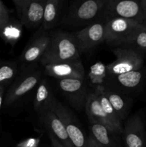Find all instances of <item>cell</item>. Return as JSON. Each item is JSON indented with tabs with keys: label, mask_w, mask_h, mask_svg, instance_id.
<instances>
[{
	"label": "cell",
	"mask_w": 146,
	"mask_h": 147,
	"mask_svg": "<svg viewBox=\"0 0 146 147\" xmlns=\"http://www.w3.org/2000/svg\"><path fill=\"white\" fill-rule=\"evenodd\" d=\"M93 92H94V94L97 96V98L98 100L99 103H100V106H101L102 109H103L104 112L108 116L110 121L113 123V126H114L115 129L116 133L121 135L123 130V126L122 125L121 121L120 120L117 113H115V110L113 109V106H111L109 100H107L106 96H104V93L102 91L101 87L96 88L95 90H93Z\"/></svg>",
	"instance_id": "cb8c5ba5"
},
{
	"label": "cell",
	"mask_w": 146,
	"mask_h": 147,
	"mask_svg": "<svg viewBox=\"0 0 146 147\" xmlns=\"http://www.w3.org/2000/svg\"><path fill=\"white\" fill-rule=\"evenodd\" d=\"M87 147H102L100 146L98 143L95 142L90 136H88V141H87Z\"/></svg>",
	"instance_id": "f546056e"
},
{
	"label": "cell",
	"mask_w": 146,
	"mask_h": 147,
	"mask_svg": "<svg viewBox=\"0 0 146 147\" xmlns=\"http://www.w3.org/2000/svg\"><path fill=\"white\" fill-rule=\"evenodd\" d=\"M40 137L29 138L16 144L14 147H39L40 145Z\"/></svg>",
	"instance_id": "484cf974"
},
{
	"label": "cell",
	"mask_w": 146,
	"mask_h": 147,
	"mask_svg": "<svg viewBox=\"0 0 146 147\" xmlns=\"http://www.w3.org/2000/svg\"><path fill=\"white\" fill-rule=\"evenodd\" d=\"M108 76L107 65L102 62H97L90 66L85 79L90 88L93 91L97 88L104 87Z\"/></svg>",
	"instance_id": "7402d4cb"
},
{
	"label": "cell",
	"mask_w": 146,
	"mask_h": 147,
	"mask_svg": "<svg viewBox=\"0 0 146 147\" xmlns=\"http://www.w3.org/2000/svg\"><path fill=\"white\" fill-rule=\"evenodd\" d=\"M44 71L38 66L19 70L18 75L6 91L4 107L15 106L24 97L37 88L44 78Z\"/></svg>",
	"instance_id": "3957f363"
},
{
	"label": "cell",
	"mask_w": 146,
	"mask_h": 147,
	"mask_svg": "<svg viewBox=\"0 0 146 147\" xmlns=\"http://www.w3.org/2000/svg\"><path fill=\"white\" fill-rule=\"evenodd\" d=\"M47 0H13L18 19L29 30H38L42 24Z\"/></svg>",
	"instance_id": "ba28073f"
},
{
	"label": "cell",
	"mask_w": 146,
	"mask_h": 147,
	"mask_svg": "<svg viewBox=\"0 0 146 147\" xmlns=\"http://www.w3.org/2000/svg\"><path fill=\"white\" fill-rule=\"evenodd\" d=\"M142 23L122 18L106 20L104 25V40L110 47H118Z\"/></svg>",
	"instance_id": "30bf717a"
},
{
	"label": "cell",
	"mask_w": 146,
	"mask_h": 147,
	"mask_svg": "<svg viewBox=\"0 0 146 147\" xmlns=\"http://www.w3.org/2000/svg\"><path fill=\"white\" fill-rule=\"evenodd\" d=\"M145 76L146 70L143 67L140 70L123 73L119 76H108L104 87L131 97L132 95L135 94L141 89L145 82Z\"/></svg>",
	"instance_id": "9c48e42d"
},
{
	"label": "cell",
	"mask_w": 146,
	"mask_h": 147,
	"mask_svg": "<svg viewBox=\"0 0 146 147\" xmlns=\"http://www.w3.org/2000/svg\"><path fill=\"white\" fill-rule=\"evenodd\" d=\"M140 1V4H141L142 7H143V10H144L145 13L146 14V0H141Z\"/></svg>",
	"instance_id": "4dcf8cb0"
},
{
	"label": "cell",
	"mask_w": 146,
	"mask_h": 147,
	"mask_svg": "<svg viewBox=\"0 0 146 147\" xmlns=\"http://www.w3.org/2000/svg\"><path fill=\"white\" fill-rule=\"evenodd\" d=\"M118 47L130 49L146 55V24L136 29Z\"/></svg>",
	"instance_id": "603a6c76"
},
{
	"label": "cell",
	"mask_w": 146,
	"mask_h": 147,
	"mask_svg": "<svg viewBox=\"0 0 146 147\" xmlns=\"http://www.w3.org/2000/svg\"><path fill=\"white\" fill-rule=\"evenodd\" d=\"M84 111L90 123L102 125L116 133L113 123L102 109L97 96L93 91L90 92L87 97L84 106Z\"/></svg>",
	"instance_id": "ac0fdd59"
},
{
	"label": "cell",
	"mask_w": 146,
	"mask_h": 147,
	"mask_svg": "<svg viewBox=\"0 0 146 147\" xmlns=\"http://www.w3.org/2000/svg\"><path fill=\"white\" fill-rule=\"evenodd\" d=\"M6 93V87L1 86L0 87V112H1V109L4 106V97H5Z\"/></svg>",
	"instance_id": "f1b7e54d"
},
{
	"label": "cell",
	"mask_w": 146,
	"mask_h": 147,
	"mask_svg": "<svg viewBox=\"0 0 146 147\" xmlns=\"http://www.w3.org/2000/svg\"><path fill=\"white\" fill-rule=\"evenodd\" d=\"M107 0H77L70 3L60 27L82 29L103 18Z\"/></svg>",
	"instance_id": "6da1fadb"
},
{
	"label": "cell",
	"mask_w": 146,
	"mask_h": 147,
	"mask_svg": "<svg viewBox=\"0 0 146 147\" xmlns=\"http://www.w3.org/2000/svg\"><path fill=\"white\" fill-rule=\"evenodd\" d=\"M103 18H122L146 24V14L140 1L135 0H107Z\"/></svg>",
	"instance_id": "5b68a950"
},
{
	"label": "cell",
	"mask_w": 146,
	"mask_h": 147,
	"mask_svg": "<svg viewBox=\"0 0 146 147\" xmlns=\"http://www.w3.org/2000/svg\"><path fill=\"white\" fill-rule=\"evenodd\" d=\"M53 112L62 122L73 146L87 147L88 137L82 130L72 111L57 100L53 108Z\"/></svg>",
	"instance_id": "8fae6325"
},
{
	"label": "cell",
	"mask_w": 146,
	"mask_h": 147,
	"mask_svg": "<svg viewBox=\"0 0 146 147\" xmlns=\"http://www.w3.org/2000/svg\"><path fill=\"white\" fill-rule=\"evenodd\" d=\"M57 100L48 80L44 78L36 88L33 102L34 111L38 116L46 112L53 111V108Z\"/></svg>",
	"instance_id": "2e32d148"
},
{
	"label": "cell",
	"mask_w": 146,
	"mask_h": 147,
	"mask_svg": "<svg viewBox=\"0 0 146 147\" xmlns=\"http://www.w3.org/2000/svg\"><path fill=\"white\" fill-rule=\"evenodd\" d=\"M67 4L64 0H47L41 28L47 32L56 30L65 14Z\"/></svg>",
	"instance_id": "9a60e30c"
},
{
	"label": "cell",
	"mask_w": 146,
	"mask_h": 147,
	"mask_svg": "<svg viewBox=\"0 0 146 147\" xmlns=\"http://www.w3.org/2000/svg\"><path fill=\"white\" fill-rule=\"evenodd\" d=\"M125 147H146V132L143 119L138 113L129 117L121 134Z\"/></svg>",
	"instance_id": "5bb4252c"
},
{
	"label": "cell",
	"mask_w": 146,
	"mask_h": 147,
	"mask_svg": "<svg viewBox=\"0 0 146 147\" xmlns=\"http://www.w3.org/2000/svg\"><path fill=\"white\" fill-rule=\"evenodd\" d=\"M47 133H48L49 138H50V140L51 142L52 147H64V146L54 137V135L52 134L51 133H49V132H47Z\"/></svg>",
	"instance_id": "83f0119b"
},
{
	"label": "cell",
	"mask_w": 146,
	"mask_h": 147,
	"mask_svg": "<svg viewBox=\"0 0 146 147\" xmlns=\"http://www.w3.org/2000/svg\"><path fill=\"white\" fill-rule=\"evenodd\" d=\"M101 89L120 120L121 122L123 121L128 116L130 109L133 106L132 97L115 91L107 87H101Z\"/></svg>",
	"instance_id": "ffe728a7"
},
{
	"label": "cell",
	"mask_w": 146,
	"mask_h": 147,
	"mask_svg": "<svg viewBox=\"0 0 146 147\" xmlns=\"http://www.w3.org/2000/svg\"><path fill=\"white\" fill-rule=\"evenodd\" d=\"M10 17V10L0 0V28Z\"/></svg>",
	"instance_id": "4316f807"
},
{
	"label": "cell",
	"mask_w": 146,
	"mask_h": 147,
	"mask_svg": "<svg viewBox=\"0 0 146 147\" xmlns=\"http://www.w3.org/2000/svg\"><path fill=\"white\" fill-rule=\"evenodd\" d=\"M39 119L47 131L54 135L64 147H74L62 122L54 112H46L39 116Z\"/></svg>",
	"instance_id": "e0dca14e"
},
{
	"label": "cell",
	"mask_w": 146,
	"mask_h": 147,
	"mask_svg": "<svg viewBox=\"0 0 146 147\" xmlns=\"http://www.w3.org/2000/svg\"><path fill=\"white\" fill-rule=\"evenodd\" d=\"M113 53L116 60L107 65L109 76H116L123 73L140 70L144 67V56L135 50L115 47Z\"/></svg>",
	"instance_id": "52a82bcc"
},
{
	"label": "cell",
	"mask_w": 146,
	"mask_h": 147,
	"mask_svg": "<svg viewBox=\"0 0 146 147\" xmlns=\"http://www.w3.org/2000/svg\"><path fill=\"white\" fill-rule=\"evenodd\" d=\"M23 27L24 26L19 19L10 16L9 19L0 28V38L14 47L22 36Z\"/></svg>",
	"instance_id": "44dd1931"
},
{
	"label": "cell",
	"mask_w": 146,
	"mask_h": 147,
	"mask_svg": "<svg viewBox=\"0 0 146 147\" xmlns=\"http://www.w3.org/2000/svg\"><path fill=\"white\" fill-rule=\"evenodd\" d=\"M106 20L104 18L87 26L74 33L80 53H90L96 48L104 40V25Z\"/></svg>",
	"instance_id": "7c38bea8"
},
{
	"label": "cell",
	"mask_w": 146,
	"mask_h": 147,
	"mask_svg": "<svg viewBox=\"0 0 146 147\" xmlns=\"http://www.w3.org/2000/svg\"><path fill=\"white\" fill-rule=\"evenodd\" d=\"M51 32L44 31L41 27L36 30L17 60L19 70L38 66L48 47Z\"/></svg>",
	"instance_id": "277c9868"
},
{
	"label": "cell",
	"mask_w": 146,
	"mask_h": 147,
	"mask_svg": "<svg viewBox=\"0 0 146 147\" xmlns=\"http://www.w3.org/2000/svg\"><path fill=\"white\" fill-rule=\"evenodd\" d=\"M17 61H0V87L11 85L19 73Z\"/></svg>",
	"instance_id": "d4e9b609"
},
{
	"label": "cell",
	"mask_w": 146,
	"mask_h": 147,
	"mask_svg": "<svg viewBox=\"0 0 146 147\" xmlns=\"http://www.w3.org/2000/svg\"><path fill=\"white\" fill-rule=\"evenodd\" d=\"M81 60V53L74 33L62 30L51 31L49 45L40 65Z\"/></svg>",
	"instance_id": "7a4b0ae2"
},
{
	"label": "cell",
	"mask_w": 146,
	"mask_h": 147,
	"mask_svg": "<svg viewBox=\"0 0 146 147\" xmlns=\"http://www.w3.org/2000/svg\"><path fill=\"white\" fill-rule=\"evenodd\" d=\"M90 136L102 147H125L121 135L102 125L90 123Z\"/></svg>",
	"instance_id": "d6986e66"
},
{
	"label": "cell",
	"mask_w": 146,
	"mask_h": 147,
	"mask_svg": "<svg viewBox=\"0 0 146 147\" xmlns=\"http://www.w3.org/2000/svg\"><path fill=\"white\" fill-rule=\"evenodd\" d=\"M56 83L60 93L75 110L81 111L84 109L87 97L92 91L86 79H60L56 80Z\"/></svg>",
	"instance_id": "8992f818"
},
{
	"label": "cell",
	"mask_w": 146,
	"mask_h": 147,
	"mask_svg": "<svg viewBox=\"0 0 146 147\" xmlns=\"http://www.w3.org/2000/svg\"><path fill=\"white\" fill-rule=\"evenodd\" d=\"M44 74L60 79H85L84 67L81 60L72 61L59 62L44 64L42 65Z\"/></svg>",
	"instance_id": "4fadbf2b"
}]
</instances>
